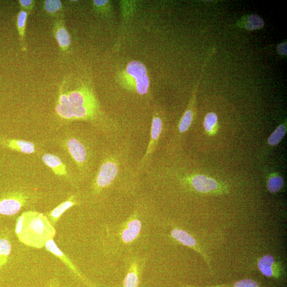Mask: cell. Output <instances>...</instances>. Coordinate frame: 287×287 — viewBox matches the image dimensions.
I'll return each instance as SVG.
<instances>
[{"label": "cell", "mask_w": 287, "mask_h": 287, "mask_svg": "<svg viewBox=\"0 0 287 287\" xmlns=\"http://www.w3.org/2000/svg\"><path fill=\"white\" fill-rule=\"evenodd\" d=\"M16 233L22 243L42 248L56 236V230L46 216L36 211H27L18 218Z\"/></svg>", "instance_id": "obj_1"}, {"label": "cell", "mask_w": 287, "mask_h": 287, "mask_svg": "<svg viewBox=\"0 0 287 287\" xmlns=\"http://www.w3.org/2000/svg\"><path fill=\"white\" fill-rule=\"evenodd\" d=\"M67 95L73 109L74 120L92 119L95 116L98 104L89 88L83 86Z\"/></svg>", "instance_id": "obj_2"}, {"label": "cell", "mask_w": 287, "mask_h": 287, "mask_svg": "<svg viewBox=\"0 0 287 287\" xmlns=\"http://www.w3.org/2000/svg\"><path fill=\"white\" fill-rule=\"evenodd\" d=\"M124 74L128 82H131L129 87L130 90L140 95L148 93L150 80L145 64L138 61H131L127 64Z\"/></svg>", "instance_id": "obj_3"}, {"label": "cell", "mask_w": 287, "mask_h": 287, "mask_svg": "<svg viewBox=\"0 0 287 287\" xmlns=\"http://www.w3.org/2000/svg\"><path fill=\"white\" fill-rule=\"evenodd\" d=\"M258 267L261 273L268 278L279 279L284 275L282 264L270 255L264 256L259 260Z\"/></svg>", "instance_id": "obj_4"}, {"label": "cell", "mask_w": 287, "mask_h": 287, "mask_svg": "<svg viewBox=\"0 0 287 287\" xmlns=\"http://www.w3.org/2000/svg\"><path fill=\"white\" fill-rule=\"evenodd\" d=\"M118 173L117 164L113 161H105L99 170L96 179V186L102 189L111 185L116 179Z\"/></svg>", "instance_id": "obj_5"}, {"label": "cell", "mask_w": 287, "mask_h": 287, "mask_svg": "<svg viewBox=\"0 0 287 287\" xmlns=\"http://www.w3.org/2000/svg\"><path fill=\"white\" fill-rule=\"evenodd\" d=\"M53 33L61 51L67 52L71 46V40L63 20L59 19L54 22Z\"/></svg>", "instance_id": "obj_6"}, {"label": "cell", "mask_w": 287, "mask_h": 287, "mask_svg": "<svg viewBox=\"0 0 287 287\" xmlns=\"http://www.w3.org/2000/svg\"><path fill=\"white\" fill-rule=\"evenodd\" d=\"M25 203V197L21 195L4 198L0 201V214L8 216L15 215Z\"/></svg>", "instance_id": "obj_7"}, {"label": "cell", "mask_w": 287, "mask_h": 287, "mask_svg": "<svg viewBox=\"0 0 287 287\" xmlns=\"http://www.w3.org/2000/svg\"><path fill=\"white\" fill-rule=\"evenodd\" d=\"M190 181L194 190L201 193L216 192L219 187V185L216 180L204 175H194Z\"/></svg>", "instance_id": "obj_8"}, {"label": "cell", "mask_w": 287, "mask_h": 287, "mask_svg": "<svg viewBox=\"0 0 287 287\" xmlns=\"http://www.w3.org/2000/svg\"><path fill=\"white\" fill-rule=\"evenodd\" d=\"M72 158L80 167H83L87 159V151L85 146L78 139L71 138L66 143Z\"/></svg>", "instance_id": "obj_9"}, {"label": "cell", "mask_w": 287, "mask_h": 287, "mask_svg": "<svg viewBox=\"0 0 287 287\" xmlns=\"http://www.w3.org/2000/svg\"><path fill=\"white\" fill-rule=\"evenodd\" d=\"M162 131V121L161 119L158 117H154L152 120L149 145L145 157H144L140 163L141 165L145 163L148 160L154 149H155L161 136Z\"/></svg>", "instance_id": "obj_10"}, {"label": "cell", "mask_w": 287, "mask_h": 287, "mask_svg": "<svg viewBox=\"0 0 287 287\" xmlns=\"http://www.w3.org/2000/svg\"><path fill=\"white\" fill-rule=\"evenodd\" d=\"M171 236L176 240L180 242L184 245L192 248L203 257L205 261L208 265V259L205 254L197 245L195 238L189 233L183 230L174 229L171 232Z\"/></svg>", "instance_id": "obj_11"}, {"label": "cell", "mask_w": 287, "mask_h": 287, "mask_svg": "<svg viewBox=\"0 0 287 287\" xmlns=\"http://www.w3.org/2000/svg\"><path fill=\"white\" fill-rule=\"evenodd\" d=\"M56 112L61 118L66 120H74L73 109L67 94L64 93L63 88H60L58 102L56 107Z\"/></svg>", "instance_id": "obj_12"}, {"label": "cell", "mask_w": 287, "mask_h": 287, "mask_svg": "<svg viewBox=\"0 0 287 287\" xmlns=\"http://www.w3.org/2000/svg\"><path fill=\"white\" fill-rule=\"evenodd\" d=\"M43 161L53 172L57 175L66 176L68 175L65 165L57 156L51 154H46L42 157Z\"/></svg>", "instance_id": "obj_13"}, {"label": "cell", "mask_w": 287, "mask_h": 287, "mask_svg": "<svg viewBox=\"0 0 287 287\" xmlns=\"http://www.w3.org/2000/svg\"><path fill=\"white\" fill-rule=\"evenodd\" d=\"M5 145L10 149L27 154L34 153L35 151L34 144L28 141L10 139L7 140Z\"/></svg>", "instance_id": "obj_14"}, {"label": "cell", "mask_w": 287, "mask_h": 287, "mask_svg": "<svg viewBox=\"0 0 287 287\" xmlns=\"http://www.w3.org/2000/svg\"><path fill=\"white\" fill-rule=\"evenodd\" d=\"M74 196L71 197L67 201L64 202L54 208L49 214L48 219L51 225L54 226L58 222L62 215L68 209L76 204L73 201Z\"/></svg>", "instance_id": "obj_15"}, {"label": "cell", "mask_w": 287, "mask_h": 287, "mask_svg": "<svg viewBox=\"0 0 287 287\" xmlns=\"http://www.w3.org/2000/svg\"><path fill=\"white\" fill-rule=\"evenodd\" d=\"M141 229V223L139 220H132L128 224L123 233L122 238L125 242H130L135 240L138 235Z\"/></svg>", "instance_id": "obj_16"}, {"label": "cell", "mask_w": 287, "mask_h": 287, "mask_svg": "<svg viewBox=\"0 0 287 287\" xmlns=\"http://www.w3.org/2000/svg\"><path fill=\"white\" fill-rule=\"evenodd\" d=\"M43 8L48 15L56 17L62 13L63 7L60 0H46L43 3Z\"/></svg>", "instance_id": "obj_17"}, {"label": "cell", "mask_w": 287, "mask_h": 287, "mask_svg": "<svg viewBox=\"0 0 287 287\" xmlns=\"http://www.w3.org/2000/svg\"><path fill=\"white\" fill-rule=\"evenodd\" d=\"M28 18V13L25 11L21 10L19 12L17 18V27L20 41L24 46L25 31Z\"/></svg>", "instance_id": "obj_18"}, {"label": "cell", "mask_w": 287, "mask_h": 287, "mask_svg": "<svg viewBox=\"0 0 287 287\" xmlns=\"http://www.w3.org/2000/svg\"><path fill=\"white\" fill-rule=\"evenodd\" d=\"M12 252V245L6 238L0 239V268L5 266Z\"/></svg>", "instance_id": "obj_19"}, {"label": "cell", "mask_w": 287, "mask_h": 287, "mask_svg": "<svg viewBox=\"0 0 287 287\" xmlns=\"http://www.w3.org/2000/svg\"><path fill=\"white\" fill-rule=\"evenodd\" d=\"M286 131V129L285 125H281L278 126L269 137V145L271 146L277 145L285 136Z\"/></svg>", "instance_id": "obj_20"}, {"label": "cell", "mask_w": 287, "mask_h": 287, "mask_svg": "<svg viewBox=\"0 0 287 287\" xmlns=\"http://www.w3.org/2000/svg\"><path fill=\"white\" fill-rule=\"evenodd\" d=\"M198 287V286H190ZM200 287H261L259 283L250 279H245L236 281L233 283L228 284H219L213 286Z\"/></svg>", "instance_id": "obj_21"}, {"label": "cell", "mask_w": 287, "mask_h": 287, "mask_svg": "<svg viewBox=\"0 0 287 287\" xmlns=\"http://www.w3.org/2000/svg\"><path fill=\"white\" fill-rule=\"evenodd\" d=\"M284 181L281 176L275 174L271 176L268 182V189L271 193L279 192L283 186Z\"/></svg>", "instance_id": "obj_22"}, {"label": "cell", "mask_w": 287, "mask_h": 287, "mask_svg": "<svg viewBox=\"0 0 287 287\" xmlns=\"http://www.w3.org/2000/svg\"><path fill=\"white\" fill-rule=\"evenodd\" d=\"M193 119V113L191 109H188L183 115L179 125V130L184 133L191 127Z\"/></svg>", "instance_id": "obj_23"}, {"label": "cell", "mask_w": 287, "mask_h": 287, "mask_svg": "<svg viewBox=\"0 0 287 287\" xmlns=\"http://www.w3.org/2000/svg\"><path fill=\"white\" fill-rule=\"evenodd\" d=\"M264 25L263 20L257 15H252L248 17L246 28L249 30L259 29Z\"/></svg>", "instance_id": "obj_24"}, {"label": "cell", "mask_w": 287, "mask_h": 287, "mask_svg": "<svg viewBox=\"0 0 287 287\" xmlns=\"http://www.w3.org/2000/svg\"><path fill=\"white\" fill-rule=\"evenodd\" d=\"M218 122V117L214 113H209L205 118L204 126L205 130L211 133L216 127Z\"/></svg>", "instance_id": "obj_25"}, {"label": "cell", "mask_w": 287, "mask_h": 287, "mask_svg": "<svg viewBox=\"0 0 287 287\" xmlns=\"http://www.w3.org/2000/svg\"><path fill=\"white\" fill-rule=\"evenodd\" d=\"M139 279L136 270H131L127 274L124 282V287H137Z\"/></svg>", "instance_id": "obj_26"}, {"label": "cell", "mask_w": 287, "mask_h": 287, "mask_svg": "<svg viewBox=\"0 0 287 287\" xmlns=\"http://www.w3.org/2000/svg\"><path fill=\"white\" fill-rule=\"evenodd\" d=\"M21 10L31 12L34 9L35 5V1L34 0H19L18 1Z\"/></svg>", "instance_id": "obj_27"}, {"label": "cell", "mask_w": 287, "mask_h": 287, "mask_svg": "<svg viewBox=\"0 0 287 287\" xmlns=\"http://www.w3.org/2000/svg\"><path fill=\"white\" fill-rule=\"evenodd\" d=\"M278 52L282 55H286V43H282L278 48Z\"/></svg>", "instance_id": "obj_28"}, {"label": "cell", "mask_w": 287, "mask_h": 287, "mask_svg": "<svg viewBox=\"0 0 287 287\" xmlns=\"http://www.w3.org/2000/svg\"><path fill=\"white\" fill-rule=\"evenodd\" d=\"M50 287H54L53 285H51Z\"/></svg>", "instance_id": "obj_29"}]
</instances>
